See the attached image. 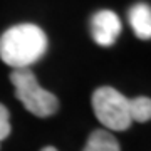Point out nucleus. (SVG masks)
Listing matches in <instances>:
<instances>
[{
    "label": "nucleus",
    "instance_id": "obj_6",
    "mask_svg": "<svg viewBox=\"0 0 151 151\" xmlns=\"http://www.w3.org/2000/svg\"><path fill=\"white\" fill-rule=\"evenodd\" d=\"M82 151H121L118 139L108 129H96L87 138Z\"/></svg>",
    "mask_w": 151,
    "mask_h": 151
},
{
    "label": "nucleus",
    "instance_id": "obj_5",
    "mask_svg": "<svg viewBox=\"0 0 151 151\" xmlns=\"http://www.w3.org/2000/svg\"><path fill=\"white\" fill-rule=\"evenodd\" d=\"M129 25L141 40L151 39V7L148 4H136L129 10Z\"/></svg>",
    "mask_w": 151,
    "mask_h": 151
},
{
    "label": "nucleus",
    "instance_id": "obj_4",
    "mask_svg": "<svg viewBox=\"0 0 151 151\" xmlns=\"http://www.w3.org/2000/svg\"><path fill=\"white\" fill-rule=\"evenodd\" d=\"M92 39L99 45H113L121 34V20L113 10H99L91 20Z\"/></svg>",
    "mask_w": 151,
    "mask_h": 151
},
{
    "label": "nucleus",
    "instance_id": "obj_3",
    "mask_svg": "<svg viewBox=\"0 0 151 151\" xmlns=\"http://www.w3.org/2000/svg\"><path fill=\"white\" fill-rule=\"evenodd\" d=\"M92 111L99 123L111 131H124L133 123L129 99L109 86L99 87L92 92Z\"/></svg>",
    "mask_w": 151,
    "mask_h": 151
},
{
    "label": "nucleus",
    "instance_id": "obj_7",
    "mask_svg": "<svg viewBox=\"0 0 151 151\" xmlns=\"http://www.w3.org/2000/svg\"><path fill=\"white\" fill-rule=\"evenodd\" d=\"M129 114L131 121L136 123L151 121V97L138 96L134 99H129Z\"/></svg>",
    "mask_w": 151,
    "mask_h": 151
},
{
    "label": "nucleus",
    "instance_id": "obj_2",
    "mask_svg": "<svg viewBox=\"0 0 151 151\" xmlns=\"http://www.w3.org/2000/svg\"><path fill=\"white\" fill-rule=\"evenodd\" d=\"M10 82L15 87L17 99L24 104L29 113L37 118H47L57 113L59 101L52 92L39 86L35 74L29 69H14L10 74Z\"/></svg>",
    "mask_w": 151,
    "mask_h": 151
},
{
    "label": "nucleus",
    "instance_id": "obj_8",
    "mask_svg": "<svg viewBox=\"0 0 151 151\" xmlns=\"http://www.w3.org/2000/svg\"><path fill=\"white\" fill-rule=\"evenodd\" d=\"M10 114H9V109L0 104V143L5 139L7 136L10 134Z\"/></svg>",
    "mask_w": 151,
    "mask_h": 151
},
{
    "label": "nucleus",
    "instance_id": "obj_1",
    "mask_svg": "<svg viewBox=\"0 0 151 151\" xmlns=\"http://www.w3.org/2000/svg\"><path fill=\"white\" fill-rule=\"evenodd\" d=\"M45 50V32L34 24H19L0 35V59L14 69H27Z\"/></svg>",
    "mask_w": 151,
    "mask_h": 151
},
{
    "label": "nucleus",
    "instance_id": "obj_9",
    "mask_svg": "<svg viewBox=\"0 0 151 151\" xmlns=\"http://www.w3.org/2000/svg\"><path fill=\"white\" fill-rule=\"evenodd\" d=\"M40 151H57V150H55L54 146H45V148H42Z\"/></svg>",
    "mask_w": 151,
    "mask_h": 151
}]
</instances>
